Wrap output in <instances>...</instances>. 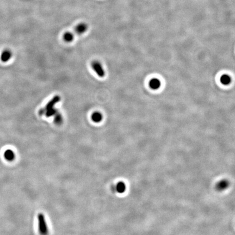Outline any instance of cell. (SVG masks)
I'll use <instances>...</instances> for the list:
<instances>
[{"instance_id":"4fadbf2b","label":"cell","mask_w":235,"mask_h":235,"mask_svg":"<svg viewBox=\"0 0 235 235\" xmlns=\"http://www.w3.org/2000/svg\"><path fill=\"white\" fill-rule=\"evenodd\" d=\"M116 189L118 192L122 193L125 190V186L122 182H119L116 186Z\"/></svg>"},{"instance_id":"7c38bea8","label":"cell","mask_w":235,"mask_h":235,"mask_svg":"<svg viewBox=\"0 0 235 235\" xmlns=\"http://www.w3.org/2000/svg\"><path fill=\"white\" fill-rule=\"evenodd\" d=\"M55 116L54 120H55V123L57 125H60L63 122V117H62V115L57 112V113L56 114Z\"/></svg>"},{"instance_id":"8992f818","label":"cell","mask_w":235,"mask_h":235,"mask_svg":"<svg viewBox=\"0 0 235 235\" xmlns=\"http://www.w3.org/2000/svg\"><path fill=\"white\" fill-rule=\"evenodd\" d=\"M149 86L151 89H152L154 90L159 89L161 86V82H160V80L157 79H156V78L151 79L149 82Z\"/></svg>"},{"instance_id":"ba28073f","label":"cell","mask_w":235,"mask_h":235,"mask_svg":"<svg viewBox=\"0 0 235 235\" xmlns=\"http://www.w3.org/2000/svg\"><path fill=\"white\" fill-rule=\"evenodd\" d=\"M102 118L103 117L102 114L99 112H95L92 115V119L94 122L99 123L101 122L102 120Z\"/></svg>"},{"instance_id":"52a82bcc","label":"cell","mask_w":235,"mask_h":235,"mask_svg":"<svg viewBox=\"0 0 235 235\" xmlns=\"http://www.w3.org/2000/svg\"><path fill=\"white\" fill-rule=\"evenodd\" d=\"M4 157L6 160L8 161H12L15 159V154L12 150H7L4 152Z\"/></svg>"},{"instance_id":"3957f363","label":"cell","mask_w":235,"mask_h":235,"mask_svg":"<svg viewBox=\"0 0 235 235\" xmlns=\"http://www.w3.org/2000/svg\"><path fill=\"white\" fill-rule=\"evenodd\" d=\"M88 25L84 22L79 24L75 27L76 32L78 34L84 33L88 29Z\"/></svg>"},{"instance_id":"6da1fadb","label":"cell","mask_w":235,"mask_h":235,"mask_svg":"<svg viewBox=\"0 0 235 235\" xmlns=\"http://www.w3.org/2000/svg\"><path fill=\"white\" fill-rule=\"evenodd\" d=\"M38 229L41 235H47L49 229L47 226L45 216L42 213H39L38 216Z\"/></svg>"},{"instance_id":"7a4b0ae2","label":"cell","mask_w":235,"mask_h":235,"mask_svg":"<svg viewBox=\"0 0 235 235\" xmlns=\"http://www.w3.org/2000/svg\"><path fill=\"white\" fill-rule=\"evenodd\" d=\"M92 67L93 70L97 74V75L101 77H103L105 75V72L104 69L102 67L101 63L97 61H94L92 63Z\"/></svg>"},{"instance_id":"8fae6325","label":"cell","mask_w":235,"mask_h":235,"mask_svg":"<svg viewBox=\"0 0 235 235\" xmlns=\"http://www.w3.org/2000/svg\"><path fill=\"white\" fill-rule=\"evenodd\" d=\"M58 112L57 109H56L55 108H52L50 109H47L45 111V115L47 117H51L52 116H54L56 115V114Z\"/></svg>"},{"instance_id":"9c48e42d","label":"cell","mask_w":235,"mask_h":235,"mask_svg":"<svg viewBox=\"0 0 235 235\" xmlns=\"http://www.w3.org/2000/svg\"><path fill=\"white\" fill-rule=\"evenodd\" d=\"M74 35L70 32H67L63 35V39L65 42H72L74 40Z\"/></svg>"},{"instance_id":"277c9868","label":"cell","mask_w":235,"mask_h":235,"mask_svg":"<svg viewBox=\"0 0 235 235\" xmlns=\"http://www.w3.org/2000/svg\"><path fill=\"white\" fill-rule=\"evenodd\" d=\"M60 97L58 96V95L55 96L51 100H50L47 103V104L46 105V107L44 108L45 110V111H46V110H47V109L53 108L54 107L55 104L58 103L59 101H60Z\"/></svg>"},{"instance_id":"30bf717a","label":"cell","mask_w":235,"mask_h":235,"mask_svg":"<svg viewBox=\"0 0 235 235\" xmlns=\"http://www.w3.org/2000/svg\"><path fill=\"white\" fill-rule=\"evenodd\" d=\"M220 82L224 85H227L230 84L231 79L230 77L227 75H223L220 77Z\"/></svg>"},{"instance_id":"5b68a950","label":"cell","mask_w":235,"mask_h":235,"mask_svg":"<svg viewBox=\"0 0 235 235\" xmlns=\"http://www.w3.org/2000/svg\"><path fill=\"white\" fill-rule=\"evenodd\" d=\"M12 52L11 51L9 50H5L3 51V52L1 54V60L3 62H8L10 59L12 57Z\"/></svg>"}]
</instances>
